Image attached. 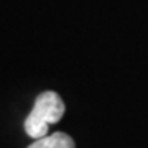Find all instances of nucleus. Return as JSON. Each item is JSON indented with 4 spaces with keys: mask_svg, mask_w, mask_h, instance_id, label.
<instances>
[{
    "mask_svg": "<svg viewBox=\"0 0 148 148\" xmlns=\"http://www.w3.org/2000/svg\"><path fill=\"white\" fill-rule=\"evenodd\" d=\"M63 115H64L63 99L59 97V94H56L53 90H46V92H43L36 97L35 107L25 120V132L35 140L46 137L48 127L51 123L59 122Z\"/></svg>",
    "mask_w": 148,
    "mask_h": 148,
    "instance_id": "1",
    "label": "nucleus"
},
{
    "mask_svg": "<svg viewBox=\"0 0 148 148\" xmlns=\"http://www.w3.org/2000/svg\"><path fill=\"white\" fill-rule=\"evenodd\" d=\"M28 148H76L73 138L63 132H56L53 135H46L38 138Z\"/></svg>",
    "mask_w": 148,
    "mask_h": 148,
    "instance_id": "2",
    "label": "nucleus"
}]
</instances>
